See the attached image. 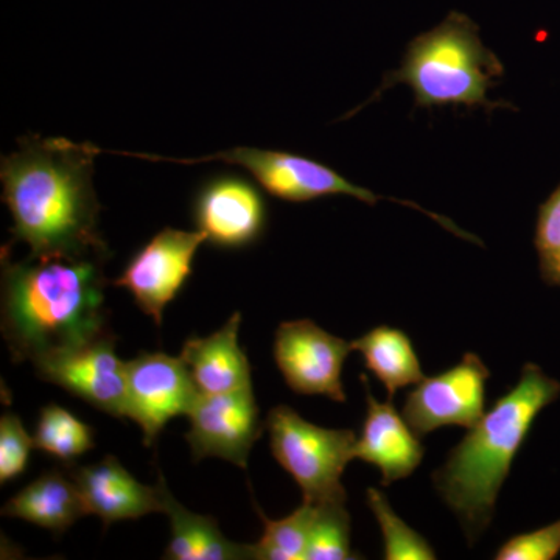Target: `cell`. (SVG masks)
<instances>
[{
	"label": "cell",
	"instance_id": "6da1fadb",
	"mask_svg": "<svg viewBox=\"0 0 560 560\" xmlns=\"http://www.w3.org/2000/svg\"><path fill=\"white\" fill-rule=\"evenodd\" d=\"M18 145L0 164L13 242L28 245L31 256L108 259V245L98 231L102 206L92 184L101 149L36 135L18 140Z\"/></svg>",
	"mask_w": 560,
	"mask_h": 560
},
{
	"label": "cell",
	"instance_id": "7a4b0ae2",
	"mask_svg": "<svg viewBox=\"0 0 560 560\" xmlns=\"http://www.w3.org/2000/svg\"><path fill=\"white\" fill-rule=\"evenodd\" d=\"M103 257L28 256L2 249V335L16 363L36 361L109 334Z\"/></svg>",
	"mask_w": 560,
	"mask_h": 560
},
{
	"label": "cell",
	"instance_id": "3957f363",
	"mask_svg": "<svg viewBox=\"0 0 560 560\" xmlns=\"http://www.w3.org/2000/svg\"><path fill=\"white\" fill-rule=\"evenodd\" d=\"M559 396L560 383L537 364L526 363L517 385L485 412L434 471V488L458 517L470 545L489 528L501 486L534 420Z\"/></svg>",
	"mask_w": 560,
	"mask_h": 560
},
{
	"label": "cell",
	"instance_id": "277c9868",
	"mask_svg": "<svg viewBox=\"0 0 560 560\" xmlns=\"http://www.w3.org/2000/svg\"><path fill=\"white\" fill-rule=\"evenodd\" d=\"M503 73V62L482 44L480 27L466 14L452 11L433 31L416 36L408 44L399 68L386 73L370 101L346 117L359 113L397 84H407L415 92L418 108L464 106L488 113L508 108V103L489 98V91Z\"/></svg>",
	"mask_w": 560,
	"mask_h": 560
},
{
	"label": "cell",
	"instance_id": "5b68a950",
	"mask_svg": "<svg viewBox=\"0 0 560 560\" xmlns=\"http://www.w3.org/2000/svg\"><path fill=\"white\" fill-rule=\"evenodd\" d=\"M272 456L298 482L304 501L346 503L341 477L353 459L352 430L324 429L302 419L293 408L279 405L268 415Z\"/></svg>",
	"mask_w": 560,
	"mask_h": 560
},
{
	"label": "cell",
	"instance_id": "8992f818",
	"mask_svg": "<svg viewBox=\"0 0 560 560\" xmlns=\"http://www.w3.org/2000/svg\"><path fill=\"white\" fill-rule=\"evenodd\" d=\"M116 154L124 156L139 158V160L154 162H173V164H200V162L223 161L226 164L238 165L245 168L257 183L264 187L272 197L289 202H307L318 200L324 197H345L357 198V200L374 206L383 200L399 202L401 206H408L423 212L422 206L416 202L399 200L396 198L383 197L374 194L366 187L357 186L350 183L340 173L335 172L329 165L323 162L313 161L311 158L300 156V154L289 153V151L250 149V147H237V149L220 151V153L210 154V156L194 158H164L149 153H125L116 151Z\"/></svg>",
	"mask_w": 560,
	"mask_h": 560
},
{
	"label": "cell",
	"instance_id": "52a82bcc",
	"mask_svg": "<svg viewBox=\"0 0 560 560\" xmlns=\"http://www.w3.org/2000/svg\"><path fill=\"white\" fill-rule=\"evenodd\" d=\"M205 242L201 231L165 228L131 257L113 285L130 291L140 311L161 326L165 307L189 280Z\"/></svg>",
	"mask_w": 560,
	"mask_h": 560
},
{
	"label": "cell",
	"instance_id": "ba28073f",
	"mask_svg": "<svg viewBox=\"0 0 560 560\" xmlns=\"http://www.w3.org/2000/svg\"><path fill=\"white\" fill-rule=\"evenodd\" d=\"M489 378L485 361L466 353L456 366L419 382L405 399L401 415L419 438L442 427L469 430L485 416Z\"/></svg>",
	"mask_w": 560,
	"mask_h": 560
},
{
	"label": "cell",
	"instance_id": "9c48e42d",
	"mask_svg": "<svg viewBox=\"0 0 560 560\" xmlns=\"http://www.w3.org/2000/svg\"><path fill=\"white\" fill-rule=\"evenodd\" d=\"M352 342L329 334L311 319L287 320L275 338V360L287 385L296 394L324 396L345 404L342 366Z\"/></svg>",
	"mask_w": 560,
	"mask_h": 560
},
{
	"label": "cell",
	"instance_id": "30bf717a",
	"mask_svg": "<svg viewBox=\"0 0 560 560\" xmlns=\"http://www.w3.org/2000/svg\"><path fill=\"white\" fill-rule=\"evenodd\" d=\"M43 381L68 390L113 418H127V363L116 353V337L44 357L33 363Z\"/></svg>",
	"mask_w": 560,
	"mask_h": 560
},
{
	"label": "cell",
	"instance_id": "8fae6325",
	"mask_svg": "<svg viewBox=\"0 0 560 560\" xmlns=\"http://www.w3.org/2000/svg\"><path fill=\"white\" fill-rule=\"evenodd\" d=\"M198 394L180 357L143 352L127 363V418L142 430L145 447L156 442L168 420L189 415Z\"/></svg>",
	"mask_w": 560,
	"mask_h": 560
},
{
	"label": "cell",
	"instance_id": "7c38bea8",
	"mask_svg": "<svg viewBox=\"0 0 560 560\" xmlns=\"http://www.w3.org/2000/svg\"><path fill=\"white\" fill-rule=\"evenodd\" d=\"M187 416L190 430L186 440L195 460L213 456L246 469L249 453L264 431L253 388L198 394Z\"/></svg>",
	"mask_w": 560,
	"mask_h": 560
},
{
	"label": "cell",
	"instance_id": "4fadbf2b",
	"mask_svg": "<svg viewBox=\"0 0 560 560\" xmlns=\"http://www.w3.org/2000/svg\"><path fill=\"white\" fill-rule=\"evenodd\" d=\"M194 219L206 242L223 249L253 245L267 228V205L260 190L237 175L206 180L194 200Z\"/></svg>",
	"mask_w": 560,
	"mask_h": 560
},
{
	"label": "cell",
	"instance_id": "5bb4252c",
	"mask_svg": "<svg viewBox=\"0 0 560 560\" xmlns=\"http://www.w3.org/2000/svg\"><path fill=\"white\" fill-rule=\"evenodd\" d=\"M360 378L366 390L368 407L360 438L353 445V459L377 467L382 485L389 486L410 477L422 463L425 451L404 415L390 401L383 404L375 399L366 375L361 374Z\"/></svg>",
	"mask_w": 560,
	"mask_h": 560
},
{
	"label": "cell",
	"instance_id": "9a60e30c",
	"mask_svg": "<svg viewBox=\"0 0 560 560\" xmlns=\"http://www.w3.org/2000/svg\"><path fill=\"white\" fill-rule=\"evenodd\" d=\"M70 477L75 481L84 510L101 517L105 526L162 512L161 480L156 486L142 485L116 456L73 469Z\"/></svg>",
	"mask_w": 560,
	"mask_h": 560
},
{
	"label": "cell",
	"instance_id": "2e32d148",
	"mask_svg": "<svg viewBox=\"0 0 560 560\" xmlns=\"http://www.w3.org/2000/svg\"><path fill=\"white\" fill-rule=\"evenodd\" d=\"M242 315L235 312L210 337H191L184 345L180 359L189 368L200 394H224L253 388L250 364L238 342Z\"/></svg>",
	"mask_w": 560,
	"mask_h": 560
},
{
	"label": "cell",
	"instance_id": "e0dca14e",
	"mask_svg": "<svg viewBox=\"0 0 560 560\" xmlns=\"http://www.w3.org/2000/svg\"><path fill=\"white\" fill-rule=\"evenodd\" d=\"M162 514L171 522L172 537L164 559L171 560H248L253 559L250 544L242 545L223 536L219 523L209 515L195 514L172 495L164 477Z\"/></svg>",
	"mask_w": 560,
	"mask_h": 560
},
{
	"label": "cell",
	"instance_id": "ac0fdd59",
	"mask_svg": "<svg viewBox=\"0 0 560 560\" xmlns=\"http://www.w3.org/2000/svg\"><path fill=\"white\" fill-rule=\"evenodd\" d=\"M2 514L51 533H65L88 512L73 478L60 470H50L7 501Z\"/></svg>",
	"mask_w": 560,
	"mask_h": 560
},
{
	"label": "cell",
	"instance_id": "d6986e66",
	"mask_svg": "<svg viewBox=\"0 0 560 560\" xmlns=\"http://www.w3.org/2000/svg\"><path fill=\"white\" fill-rule=\"evenodd\" d=\"M352 349L359 350L366 370L385 385L389 400L400 389L425 378L410 338L396 327H375L352 341Z\"/></svg>",
	"mask_w": 560,
	"mask_h": 560
},
{
	"label": "cell",
	"instance_id": "ffe728a7",
	"mask_svg": "<svg viewBox=\"0 0 560 560\" xmlns=\"http://www.w3.org/2000/svg\"><path fill=\"white\" fill-rule=\"evenodd\" d=\"M254 510L264 523V536L257 544H250L253 559L256 560H305L316 504L304 501L293 514L280 521H271L259 504L254 501Z\"/></svg>",
	"mask_w": 560,
	"mask_h": 560
},
{
	"label": "cell",
	"instance_id": "44dd1931",
	"mask_svg": "<svg viewBox=\"0 0 560 560\" xmlns=\"http://www.w3.org/2000/svg\"><path fill=\"white\" fill-rule=\"evenodd\" d=\"M35 447L70 464L95 447L94 431L65 408L47 405L39 412Z\"/></svg>",
	"mask_w": 560,
	"mask_h": 560
},
{
	"label": "cell",
	"instance_id": "7402d4cb",
	"mask_svg": "<svg viewBox=\"0 0 560 560\" xmlns=\"http://www.w3.org/2000/svg\"><path fill=\"white\" fill-rule=\"evenodd\" d=\"M368 506L381 526L383 555L386 560H433L436 552L433 547L416 533L411 526L390 508L385 493L375 488L366 490Z\"/></svg>",
	"mask_w": 560,
	"mask_h": 560
},
{
	"label": "cell",
	"instance_id": "603a6c76",
	"mask_svg": "<svg viewBox=\"0 0 560 560\" xmlns=\"http://www.w3.org/2000/svg\"><path fill=\"white\" fill-rule=\"evenodd\" d=\"M359 558L350 548V515L346 503L316 504L305 560Z\"/></svg>",
	"mask_w": 560,
	"mask_h": 560
},
{
	"label": "cell",
	"instance_id": "cb8c5ba5",
	"mask_svg": "<svg viewBox=\"0 0 560 560\" xmlns=\"http://www.w3.org/2000/svg\"><path fill=\"white\" fill-rule=\"evenodd\" d=\"M534 245L539 254L541 279L548 285L560 287V186L540 206Z\"/></svg>",
	"mask_w": 560,
	"mask_h": 560
},
{
	"label": "cell",
	"instance_id": "d4e9b609",
	"mask_svg": "<svg viewBox=\"0 0 560 560\" xmlns=\"http://www.w3.org/2000/svg\"><path fill=\"white\" fill-rule=\"evenodd\" d=\"M35 438L25 430L22 420L14 415L0 419V482L13 481L27 469Z\"/></svg>",
	"mask_w": 560,
	"mask_h": 560
},
{
	"label": "cell",
	"instance_id": "484cf974",
	"mask_svg": "<svg viewBox=\"0 0 560 560\" xmlns=\"http://www.w3.org/2000/svg\"><path fill=\"white\" fill-rule=\"evenodd\" d=\"M560 552V521L504 541L497 560H551Z\"/></svg>",
	"mask_w": 560,
	"mask_h": 560
}]
</instances>
